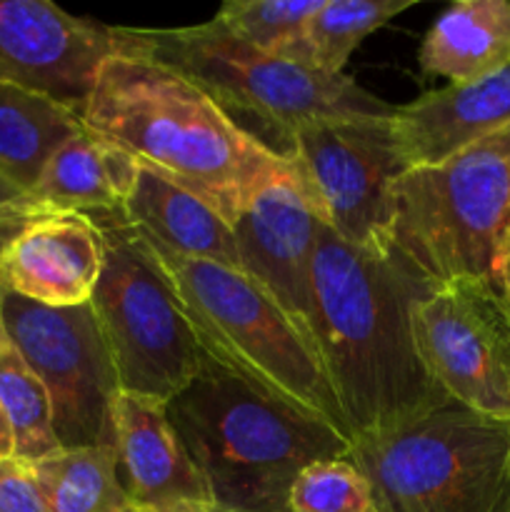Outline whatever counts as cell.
<instances>
[{
    "label": "cell",
    "instance_id": "obj_8",
    "mask_svg": "<svg viewBox=\"0 0 510 512\" xmlns=\"http://www.w3.org/2000/svg\"><path fill=\"white\" fill-rule=\"evenodd\" d=\"M93 220L103 230L105 258L88 305L120 390L168 403L198 375L205 353L168 275L125 223V215H95Z\"/></svg>",
    "mask_w": 510,
    "mask_h": 512
},
{
    "label": "cell",
    "instance_id": "obj_26",
    "mask_svg": "<svg viewBox=\"0 0 510 512\" xmlns=\"http://www.w3.org/2000/svg\"><path fill=\"white\" fill-rule=\"evenodd\" d=\"M0 512H50L33 473L18 458L0 460Z\"/></svg>",
    "mask_w": 510,
    "mask_h": 512
},
{
    "label": "cell",
    "instance_id": "obj_7",
    "mask_svg": "<svg viewBox=\"0 0 510 512\" xmlns=\"http://www.w3.org/2000/svg\"><path fill=\"white\" fill-rule=\"evenodd\" d=\"M350 460L375 512H510V423L455 403L355 440Z\"/></svg>",
    "mask_w": 510,
    "mask_h": 512
},
{
    "label": "cell",
    "instance_id": "obj_4",
    "mask_svg": "<svg viewBox=\"0 0 510 512\" xmlns=\"http://www.w3.org/2000/svg\"><path fill=\"white\" fill-rule=\"evenodd\" d=\"M143 243L168 275L185 320L210 360L265 398L330 425L353 443L310 328L243 270L180 258L145 238Z\"/></svg>",
    "mask_w": 510,
    "mask_h": 512
},
{
    "label": "cell",
    "instance_id": "obj_31",
    "mask_svg": "<svg viewBox=\"0 0 510 512\" xmlns=\"http://www.w3.org/2000/svg\"><path fill=\"white\" fill-rule=\"evenodd\" d=\"M373 512H375V510H373Z\"/></svg>",
    "mask_w": 510,
    "mask_h": 512
},
{
    "label": "cell",
    "instance_id": "obj_1",
    "mask_svg": "<svg viewBox=\"0 0 510 512\" xmlns=\"http://www.w3.org/2000/svg\"><path fill=\"white\" fill-rule=\"evenodd\" d=\"M430 290L393 258L353 248L320 225L310 328L353 443L453 405L415 345L413 308Z\"/></svg>",
    "mask_w": 510,
    "mask_h": 512
},
{
    "label": "cell",
    "instance_id": "obj_5",
    "mask_svg": "<svg viewBox=\"0 0 510 512\" xmlns=\"http://www.w3.org/2000/svg\"><path fill=\"white\" fill-rule=\"evenodd\" d=\"M508 238L510 125L395 180L388 258L428 288L455 280L503 288Z\"/></svg>",
    "mask_w": 510,
    "mask_h": 512
},
{
    "label": "cell",
    "instance_id": "obj_13",
    "mask_svg": "<svg viewBox=\"0 0 510 512\" xmlns=\"http://www.w3.org/2000/svg\"><path fill=\"white\" fill-rule=\"evenodd\" d=\"M105 238L83 213H53L25 198L0 243L5 293L48 308L88 305L103 273Z\"/></svg>",
    "mask_w": 510,
    "mask_h": 512
},
{
    "label": "cell",
    "instance_id": "obj_20",
    "mask_svg": "<svg viewBox=\"0 0 510 512\" xmlns=\"http://www.w3.org/2000/svg\"><path fill=\"white\" fill-rule=\"evenodd\" d=\"M83 128L75 110L0 80V175L25 195L55 150Z\"/></svg>",
    "mask_w": 510,
    "mask_h": 512
},
{
    "label": "cell",
    "instance_id": "obj_9",
    "mask_svg": "<svg viewBox=\"0 0 510 512\" xmlns=\"http://www.w3.org/2000/svg\"><path fill=\"white\" fill-rule=\"evenodd\" d=\"M285 158L323 223L365 253L388 258L395 180L405 173L388 118L355 115L300 125Z\"/></svg>",
    "mask_w": 510,
    "mask_h": 512
},
{
    "label": "cell",
    "instance_id": "obj_27",
    "mask_svg": "<svg viewBox=\"0 0 510 512\" xmlns=\"http://www.w3.org/2000/svg\"><path fill=\"white\" fill-rule=\"evenodd\" d=\"M8 458H15V438L8 415H5L3 405H0V460Z\"/></svg>",
    "mask_w": 510,
    "mask_h": 512
},
{
    "label": "cell",
    "instance_id": "obj_16",
    "mask_svg": "<svg viewBox=\"0 0 510 512\" xmlns=\"http://www.w3.org/2000/svg\"><path fill=\"white\" fill-rule=\"evenodd\" d=\"M510 125V65L473 83L430 90L390 115L395 148L408 170L445 163Z\"/></svg>",
    "mask_w": 510,
    "mask_h": 512
},
{
    "label": "cell",
    "instance_id": "obj_21",
    "mask_svg": "<svg viewBox=\"0 0 510 512\" xmlns=\"http://www.w3.org/2000/svg\"><path fill=\"white\" fill-rule=\"evenodd\" d=\"M25 465L50 512H140L120 485L113 448H60Z\"/></svg>",
    "mask_w": 510,
    "mask_h": 512
},
{
    "label": "cell",
    "instance_id": "obj_15",
    "mask_svg": "<svg viewBox=\"0 0 510 512\" xmlns=\"http://www.w3.org/2000/svg\"><path fill=\"white\" fill-rule=\"evenodd\" d=\"M115 473L140 512H210L208 493L165 403L123 393L110 413Z\"/></svg>",
    "mask_w": 510,
    "mask_h": 512
},
{
    "label": "cell",
    "instance_id": "obj_24",
    "mask_svg": "<svg viewBox=\"0 0 510 512\" xmlns=\"http://www.w3.org/2000/svg\"><path fill=\"white\" fill-rule=\"evenodd\" d=\"M325 0H230L215 20L235 38L268 55L285 58Z\"/></svg>",
    "mask_w": 510,
    "mask_h": 512
},
{
    "label": "cell",
    "instance_id": "obj_18",
    "mask_svg": "<svg viewBox=\"0 0 510 512\" xmlns=\"http://www.w3.org/2000/svg\"><path fill=\"white\" fill-rule=\"evenodd\" d=\"M140 163L120 145L83 128L60 145L30 190V203L53 213H123L138 185Z\"/></svg>",
    "mask_w": 510,
    "mask_h": 512
},
{
    "label": "cell",
    "instance_id": "obj_22",
    "mask_svg": "<svg viewBox=\"0 0 510 512\" xmlns=\"http://www.w3.org/2000/svg\"><path fill=\"white\" fill-rule=\"evenodd\" d=\"M413 3L415 0H325L285 60L340 75L363 38Z\"/></svg>",
    "mask_w": 510,
    "mask_h": 512
},
{
    "label": "cell",
    "instance_id": "obj_3",
    "mask_svg": "<svg viewBox=\"0 0 510 512\" xmlns=\"http://www.w3.org/2000/svg\"><path fill=\"white\" fill-rule=\"evenodd\" d=\"M165 408L210 512H290L295 478L353 448L338 430L265 398L208 355Z\"/></svg>",
    "mask_w": 510,
    "mask_h": 512
},
{
    "label": "cell",
    "instance_id": "obj_29",
    "mask_svg": "<svg viewBox=\"0 0 510 512\" xmlns=\"http://www.w3.org/2000/svg\"><path fill=\"white\" fill-rule=\"evenodd\" d=\"M503 288L505 293L510 295V238H508V245H505V255H503Z\"/></svg>",
    "mask_w": 510,
    "mask_h": 512
},
{
    "label": "cell",
    "instance_id": "obj_30",
    "mask_svg": "<svg viewBox=\"0 0 510 512\" xmlns=\"http://www.w3.org/2000/svg\"><path fill=\"white\" fill-rule=\"evenodd\" d=\"M15 205V203H13ZM10 205H5V208H0V223H3V215H5V210H8ZM3 293H5V288H3V280H0V298H3Z\"/></svg>",
    "mask_w": 510,
    "mask_h": 512
},
{
    "label": "cell",
    "instance_id": "obj_11",
    "mask_svg": "<svg viewBox=\"0 0 510 512\" xmlns=\"http://www.w3.org/2000/svg\"><path fill=\"white\" fill-rule=\"evenodd\" d=\"M413 335L430 378L485 418L510 423V295L485 280H455L420 298Z\"/></svg>",
    "mask_w": 510,
    "mask_h": 512
},
{
    "label": "cell",
    "instance_id": "obj_28",
    "mask_svg": "<svg viewBox=\"0 0 510 512\" xmlns=\"http://www.w3.org/2000/svg\"><path fill=\"white\" fill-rule=\"evenodd\" d=\"M25 198V193L20 188H15L10 180H5L3 175H0V208H5V205H13V203H20V200Z\"/></svg>",
    "mask_w": 510,
    "mask_h": 512
},
{
    "label": "cell",
    "instance_id": "obj_6",
    "mask_svg": "<svg viewBox=\"0 0 510 512\" xmlns=\"http://www.w3.org/2000/svg\"><path fill=\"white\" fill-rule=\"evenodd\" d=\"M120 55L153 60L208 93L230 118H255L285 140L300 125L328 118L378 115L395 105L360 88L348 75L268 55L235 38L220 20L188 28H113Z\"/></svg>",
    "mask_w": 510,
    "mask_h": 512
},
{
    "label": "cell",
    "instance_id": "obj_17",
    "mask_svg": "<svg viewBox=\"0 0 510 512\" xmlns=\"http://www.w3.org/2000/svg\"><path fill=\"white\" fill-rule=\"evenodd\" d=\"M123 215L135 233L168 253L243 270L233 225L213 205L155 170L140 165Z\"/></svg>",
    "mask_w": 510,
    "mask_h": 512
},
{
    "label": "cell",
    "instance_id": "obj_25",
    "mask_svg": "<svg viewBox=\"0 0 510 512\" xmlns=\"http://www.w3.org/2000/svg\"><path fill=\"white\" fill-rule=\"evenodd\" d=\"M290 512H373V495L350 455L320 460L295 478Z\"/></svg>",
    "mask_w": 510,
    "mask_h": 512
},
{
    "label": "cell",
    "instance_id": "obj_14",
    "mask_svg": "<svg viewBox=\"0 0 510 512\" xmlns=\"http://www.w3.org/2000/svg\"><path fill=\"white\" fill-rule=\"evenodd\" d=\"M320 225L323 218L293 165L273 175L233 223L243 273L270 290L305 328H310V273Z\"/></svg>",
    "mask_w": 510,
    "mask_h": 512
},
{
    "label": "cell",
    "instance_id": "obj_2",
    "mask_svg": "<svg viewBox=\"0 0 510 512\" xmlns=\"http://www.w3.org/2000/svg\"><path fill=\"white\" fill-rule=\"evenodd\" d=\"M85 128L183 185L230 225L290 160L230 118L175 70L133 55L103 65L83 110Z\"/></svg>",
    "mask_w": 510,
    "mask_h": 512
},
{
    "label": "cell",
    "instance_id": "obj_23",
    "mask_svg": "<svg viewBox=\"0 0 510 512\" xmlns=\"http://www.w3.org/2000/svg\"><path fill=\"white\" fill-rule=\"evenodd\" d=\"M0 405L13 428L15 458L20 463H35L58 453L60 445L53 430L48 390L15 348L3 318H0Z\"/></svg>",
    "mask_w": 510,
    "mask_h": 512
},
{
    "label": "cell",
    "instance_id": "obj_19",
    "mask_svg": "<svg viewBox=\"0 0 510 512\" xmlns=\"http://www.w3.org/2000/svg\"><path fill=\"white\" fill-rule=\"evenodd\" d=\"M420 68L450 83H473L510 65V0H460L420 43Z\"/></svg>",
    "mask_w": 510,
    "mask_h": 512
},
{
    "label": "cell",
    "instance_id": "obj_12",
    "mask_svg": "<svg viewBox=\"0 0 510 512\" xmlns=\"http://www.w3.org/2000/svg\"><path fill=\"white\" fill-rule=\"evenodd\" d=\"M118 55L110 25L48 0H0V80L83 115L103 65Z\"/></svg>",
    "mask_w": 510,
    "mask_h": 512
},
{
    "label": "cell",
    "instance_id": "obj_10",
    "mask_svg": "<svg viewBox=\"0 0 510 512\" xmlns=\"http://www.w3.org/2000/svg\"><path fill=\"white\" fill-rule=\"evenodd\" d=\"M0 318L48 390L60 448H110L120 385L90 305L48 308L3 293Z\"/></svg>",
    "mask_w": 510,
    "mask_h": 512
}]
</instances>
